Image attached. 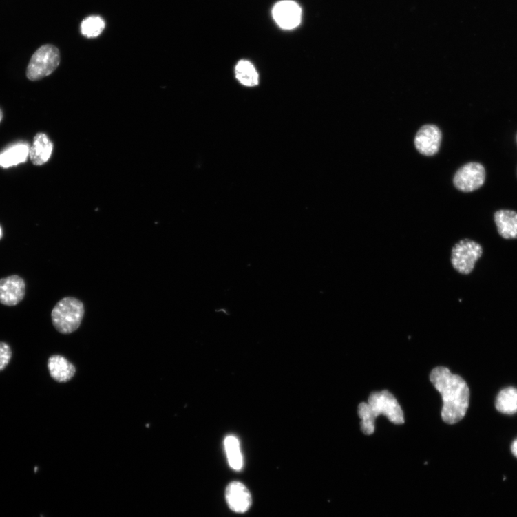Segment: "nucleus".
Here are the masks:
<instances>
[{
	"label": "nucleus",
	"instance_id": "f257e3e1",
	"mask_svg": "<svg viewBox=\"0 0 517 517\" xmlns=\"http://www.w3.org/2000/svg\"><path fill=\"white\" fill-rule=\"evenodd\" d=\"M430 379L442 395L443 421L449 425L460 422L468 410L470 402V390L465 381L443 366L433 370Z\"/></svg>",
	"mask_w": 517,
	"mask_h": 517
},
{
	"label": "nucleus",
	"instance_id": "f03ea898",
	"mask_svg": "<svg viewBox=\"0 0 517 517\" xmlns=\"http://www.w3.org/2000/svg\"><path fill=\"white\" fill-rule=\"evenodd\" d=\"M358 414L361 420V431L366 436L373 434L375 420L381 414L386 416L395 425H403L405 423L401 407L394 395L388 390L372 393L368 403H362L359 405Z\"/></svg>",
	"mask_w": 517,
	"mask_h": 517
},
{
	"label": "nucleus",
	"instance_id": "7ed1b4c3",
	"mask_svg": "<svg viewBox=\"0 0 517 517\" xmlns=\"http://www.w3.org/2000/svg\"><path fill=\"white\" fill-rule=\"evenodd\" d=\"M85 314V305L79 299L65 297L52 310V323L62 335H70L80 327Z\"/></svg>",
	"mask_w": 517,
	"mask_h": 517
},
{
	"label": "nucleus",
	"instance_id": "20e7f679",
	"mask_svg": "<svg viewBox=\"0 0 517 517\" xmlns=\"http://www.w3.org/2000/svg\"><path fill=\"white\" fill-rule=\"evenodd\" d=\"M59 50L53 45H44L32 55L27 69V77L37 81L51 75L59 65Z\"/></svg>",
	"mask_w": 517,
	"mask_h": 517
},
{
	"label": "nucleus",
	"instance_id": "39448f33",
	"mask_svg": "<svg viewBox=\"0 0 517 517\" xmlns=\"http://www.w3.org/2000/svg\"><path fill=\"white\" fill-rule=\"evenodd\" d=\"M482 255L483 248L478 243L468 239L463 240L452 249V263L454 268L462 275H469Z\"/></svg>",
	"mask_w": 517,
	"mask_h": 517
},
{
	"label": "nucleus",
	"instance_id": "423d86ee",
	"mask_svg": "<svg viewBox=\"0 0 517 517\" xmlns=\"http://www.w3.org/2000/svg\"><path fill=\"white\" fill-rule=\"evenodd\" d=\"M486 180L485 167L478 162H469L456 172L454 183L460 191L470 193L480 189Z\"/></svg>",
	"mask_w": 517,
	"mask_h": 517
},
{
	"label": "nucleus",
	"instance_id": "0eeeda50",
	"mask_svg": "<svg viewBox=\"0 0 517 517\" xmlns=\"http://www.w3.org/2000/svg\"><path fill=\"white\" fill-rule=\"evenodd\" d=\"M272 14L277 25L283 30H293L302 23V9L292 0H282L277 3Z\"/></svg>",
	"mask_w": 517,
	"mask_h": 517
},
{
	"label": "nucleus",
	"instance_id": "6e6552de",
	"mask_svg": "<svg viewBox=\"0 0 517 517\" xmlns=\"http://www.w3.org/2000/svg\"><path fill=\"white\" fill-rule=\"evenodd\" d=\"M26 293L25 280L19 275L0 279V304L15 306L23 302Z\"/></svg>",
	"mask_w": 517,
	"mask_h": 517
},
{
	"label": "nucleus",
	"instance_id": "1a4fd4ad",
	"mask_svg": "<svg viewBox=\"0 0 517 517\" xmlns=\"http://www.w3.org/2000/svg\"><path fill=\"white\" fill-rule=\"evenodd\" d=\"M442 142V132L436 125H427L422 127L414 139L418 151L426 156H432L439 151Z\"/></svg>",
	"mask_w": 517,
	"mask_h": 517
},
{
	"label": "nucleus",
	"instance_id": "9d476101",
	"mask_svg": "<svg viewBox=\"0 0 517 517\" xmlns=\"http://www.w3.org/2000/svg\"><path fill=\"white\" fill-rule=\"evenodd\" d=\"M226 499L229 508L237 513H244L252 506L253 498L242 483H229L226 489Z\"/></svg>",
	"mask_w": 517,
	"mask_h": 517
},
{
	"label": "nucleus",
	"instance_id": "9b49d317",
	"mask_svg": "<svg viewBox=\"0 0 517 517\" xmlns=\"http://www.w3.org/2000/svg\"><path fill=\"white\" fill-rule=\"evenodd\" d=\"M48 369L52 378L59 383L70 381L76 372L75 366L61 355H53L48 359Z\"/></svg>",
	"mask_w": 517,
	"mask_h": 517
},
{
	"label": "nucleus",
	"instance_id": "f8f14e48",
	"mask_svg": "<svg viewBox=\"0 0 517 517\" xmlns=\"http://www.w3.org/2000/svg\"><path fill=\"white\" fill-rule=\"evenodd\" d=\"M494 221L500 236L506 240L517 239V212L499 210L494 214Z\"/></svg>",
	"mask_w": 517,
	"mask_h": 517
},
{
	"label": "nucleus",
	"instance_id": "ddd939ff",
	"mask_svg": "<svg viewBox=\"0 0 517 517\" xmlns=\"http://www.w3.org/2000/svg\"><path fill=\"white\" fill-rule=\"evenodd\" d=\"M54 145L44 133H39L34 138V142L30 148L29 157L36 165H42L51 158Z\"/></svg>",
	"mask_w": 517,
	"mask_h": 517
},
{
	"label": "nucleus",
	"instance_id": "4468645a",
	"mask_svg": "<svg viewBox=\"0 0 517 517\" xmlns=\"http://www.w3.org/2000/svg\"><path fill=\"white\" fill-rule=\"evenodd\" d=\"M30 147L27 143L15 144L0 154V167L8 169L25 162L30 154Z\"/></svg>",
	"mask_w": 517,
	"mask_h": 517
},
{
	"label": "nucleus",
	"instance_id": "2eb2a0df",
	"mask_svg": "<svg viewBox=\"0 0 517 517\" xmlns=\"http://www.w3.org/2000/svg\"><path fill=\"white\" fill-rule=\"evenodd\" d=\"M495 406L503 414L517 413V389L510 387L500 391L496 399Z\"/></svg>",
	"mask_w": 517,
	"mask_h": 517
},
{
	"label": "nucleus",
	"instance_id": "dca6fc26",
	"mask_svg": "<svg viewBox=\"0 0 517 517\" xmlns=\"http://www.w3.org/2000/svg\"><path fill=\"white\" fill-rule=\"evenodd\" d=\"M236 77L243 85L255 87L259 83V74L254 65L246 60L238 62L235 69Z\"/></svg>",
	"mask_w": 517,
	"mask_h": 517
},
{
	"label": "nucleus",
	"instance_id": "f3484780",
	"mask_svg": "<svg viewBox=\"0 0 517 517\" xmlns=\"http://www.w3.org/2000/svg\"><path fill=\"white\" fill-rule=\"evenodd\" d=\"M224 445L230 466L233 470L240 471L243 467V457L238 439L229 436L226 438Z\"/></svg>",
	"mask_w": 517,
	"mask_h": 517
},
{
	"label": "nucleus",
	"instance_id": "a211bd4d",
	"mask_svg": "<svg viewBox=\"0 0 517 517\" xmlns=\"http://www.w3.org/2000/svg\"><path fill=\"white\" fill-rule=\"evenodd\" d=\"M105 28V21L99 16H90L81 24V32L88 39L98 37Z\"/></svg>",
	"mask_w": 517,
	"mask_h": 517
},
{
	"label": "nucleus",
	"instance_id": "6ab92c4d",
	"mask_svg": "<svg viewBox=\"0 0 517 517\" xmlns=\"http://www.w3.org/2000/svg\"><path fill=\"white\" fill-rule=\"evenodd\" d=\"M12 355L10 346L5 342H0V372L7 368L12 359Z\"/></svg>",
	"mask_w": 517,
	"mask_h": 517
},
{
	"label": "nucleus",
	"instance_id": "aec40b11",
	"mask_svg": "<svg viewBox=\"0 0 517 517\" xmlns=\"http://www.w3.org/2000/svg\"><path fill=\"white\" fill-rule=\"evenodd\" d=\"M511 450L512 454L517 458V439L512 443Z\"/></svg>",
	"mask_w": 517,
	"mask_h": 517
},
{
	"label": "nucleus",
	"instance_id": "412c9836",
	"mask_svg": "<svg viewBox=\"0 0 517 517\" xmlns=\"http://www.w3.org/2000/svg\"><path fill=\"white\" fill-rule=\"evenodd\" d=\"M3 116V112H2L1 109H0V122L2 121Z\"/></svg>",
	"mask_w": 517,
	"mask_h": 517
},
{
	"label": "nucleus",
	"instance_id": "4be33fe9",
	"mask_svg": "<svg viewBox=\"0 0 517 517\" xmlns=\"http://www.w3.org/2000/svg\"><path fill=\"white\" fill-rule=\"evenodd\" d=\"M2 237H3V232H2L1 227H0V240L2 239Z\"/></svg>",
	"mask_w": 517,
	"mask_h": 517
}]
</instances>
